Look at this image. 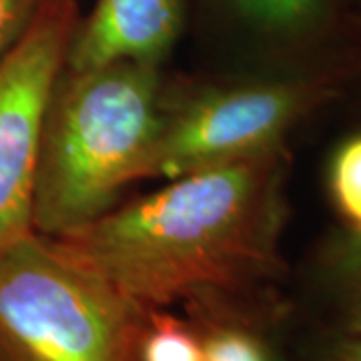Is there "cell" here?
Segmentation results:
<instances>
[{"label":"cell","instance_id":"6da1fadb","mask_svg":"<svg viewBox=\"0 0 361 361\" xmlns=\"http://www.w3.org/2000/svg\"><path fill=\"white\" fill-rule=\"evenodd\" d=\"M285 169L283 145L199 169L51 239L149 310L241 301L283 269Z\"/></svg>","mask_w":361,"mask_h":361},{"label":"cell","instance_id":"7a4b0ae2","mask_svg":"<svg viewBox=\"0 0 361 361\" xmlns=\"http://www.w3.org/2000/svg\"><path fill=\"white\" fill-rule=\"evenodd\" d=\"M161 121L159 65L65 66L42 127L35 231L56 237L106 215L139 180Z\"/></svg>","mask_w":361,"mask_h":361},{"label":"cell","instance_id":"3957f363","mask_svg":"<svg viewBox=\"0 0 361 361\" xmlns=\"http://www.w3.org/2000/svg\"><path fill=\"white\" fill-rule=\"evenodd\" d=\"M149 311L49 235L0 253V361H139Z\"/></svg>","mask_w":361,"mask_h":361},{"label":"cell","instance_id":"277c9868","mask_svg":"<svg viewBox=\"0 0 361 361\" xmlns=\"http://www.w3.org/2000/svg\"><path fill=\"white\" fill-rule=\"evenodd\" d=\"M80 23L77 0H40L0 61V253L35 233L42 127Z\"/></svg>","mask_w":361,"mask_h":361},{"label":"cell","instance_id":"5b68a950","mask_svg":"<svg viewBox=\"0 0 361 361\" xmlns=\"http://www.w3.org/2000/svg\"><path fill=\"white\" fill-rule=\"evenodd\" d=\"M319 101L307 80H271L211 89L163 121L142 161L139 180L177 179L283 145L287 130Z\"/></svg>","mask_w":361,"mask_h":361},{"label":"cell","instance_id":"8992f818","mask_svg":"<svg viewBox=\"0 0 361 361\" xmlns=\"http://www.w3.org/2000/svg\"><path fill=\"white\" fill-rule=\"evenodd\" d=\"M183 18L185 0H97L78 23L66 66L159 65L179 39Z\"/></svg>","mask_w":361,"mask_h":361},{"label":"cell","instance_id":"52a82bcc","mask_svg":"<svg viewBox=\"0 0 361 361\" xmlns=\"http://www.w3.org/2000/svg\"><path fill=\"white\" fill-rule=\"evenodd\" d=\"M187 307L201 336L203 361H275L255 323L241 313V301L211 297Z\"/></svg>","mask_w":361,"mask_h":361},{"label":"cell","instance_id":"ba28073f","mask_svg":"<svg viewBox=\"0 0 361 361\" xmlns=\"http://www.w3.org/2000/svg\"><path fill=\"white\" fill-rule=\"evenodd\" d=\"M139 361H203L201 336L191 319L151 310L139 345Z\"/></svg>","mask_w":361,"mask_h":361},{"label":"cell","instance_id":"9c48e42d","mask_svg":"<svg viewBox=\"0 0 361 361\" xmlns=\"http://www.w3.org/2000/svg\"><path fill=\"white\" fill-rule=\"evenodd\" d=\"M329 193L351 235H361V133L343 142L331 159Z\"/></svg>","mask_w":361,"mask_h":361},{"label":"cell","instance_id":"30bf717a","mask_svg":"<svg viewBox=\"0 0 361 361\" xmlns=\"http://www.w3.org/2000/svg\"><path fill=\"white\" fill-rule=\"evenodd\" d=\"M237 11L273 32H301L325 14V0H231Z\"/></svg>","mask_w":361,"mask_h":361},{"label":"cell","instance_id":"8fae6325","mask_svg":"<svg viewBox=\"0 0 361 361\" xmlns=\"http://www.w3.org/2000/svg\"><path fill=\"white\" fill-rule=\"evenodd\" d=\"M331 267L339 287L343 334L361 339V235H349L337 247Z\"/></svg>","mask_w":361,"mask_h":361},{"label":"cell","instance_id":"7c38bea8","mask_svg":"<svg viewBox=\"0 0 361 361\" xmlns=\"http://www.w3.org/2000/svg\"><path fill=\"white\" fill-rule=\"evenodd\" d=\"M40 0H0V61L25 35Z\"/></svg>","mask_w":361,"mask_h":361},{"label":"cell","instance_id":"4fadbf2b","mask_svg":"<svg viewBox=\"0 0 361 361\" xmlns=\"http://www.w3.org/2000/svg\"><path fill=\"white\" fill-rule=\"evenodd\" d=\"M323 361H361V339L348 336L337 339L327 348Z\"/></svg>","mask_w":361,"mask_h":361}]
</instances>
